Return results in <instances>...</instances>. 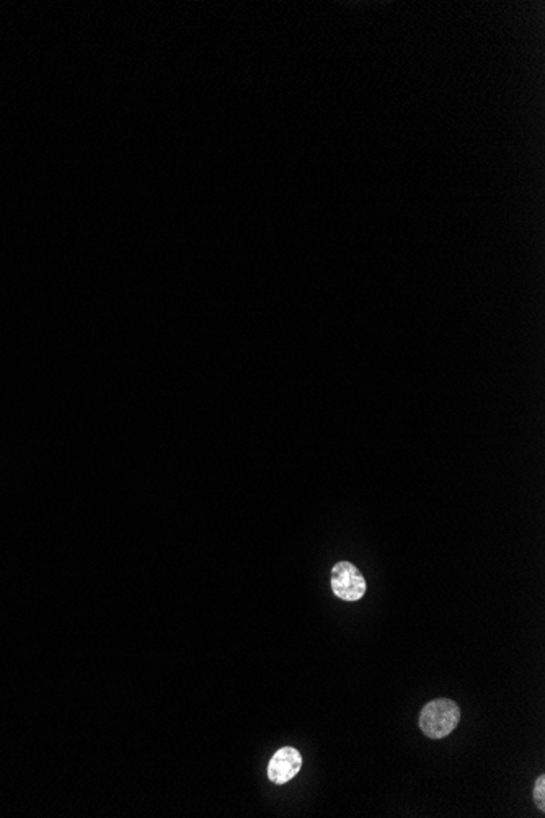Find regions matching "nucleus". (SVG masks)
<instances>
[{
  "instance_id": "nucleus-1",
  "label": "nucleus",
  "mask_w": 545,
  "mask_h": 818,
  "mask_svg": "<svg viewBox=\"0 0 545 818\" xmlns=\"http://www.w3.org/2000/svg\"><path fill=\"white\" fill-rule=\"evenodd\" d=\"M460 707L452 699H434L426 704L420 714V729L428 739H444L458 727Z\"/></svg>"
},
{
  "instance_id": "nucleus-2",
  "label": "nucleus",
  "mask_w": 545,
  "mask_h": 818,
  "mask_svg": "<svg viewBox=\"0 0 545 818\" xmlns=\"http://www.w3.org/2000/svg\"><path fill=\"white\" fill-rule=\"evenodd\" d=\"M332 589L335 597L340 599L358 601L364 597L368 583L358 567L350 562H338L332 571Z\"/></svg>"
},
{
  "instance_id": "nucleus-3",
  "label": "nucleus",
  "mask_w": 545,
  "mask_h": 818,
  "mask_svg": "<svg viewBox=\"0 0 545 818\" xmlns=\"http://www.w3.org/2000/svg\"><path fill=\"white\" fill-rule=\"evenodd\" d=\"M302 768V757L296 748L284 747L278 750L268 765V778L274 784L290 783L299 775Z\"/></svg>"
},
{
  "instance_id": "nucleus-4",
  "label": "nucleus",
  "mask_w": 545,
  "mask_h": 818,
  "mask_svg": "<svg viewBox=\"0 0 545 818\" xmlns=\"http://www.w3.org/2000/svg\"><path fill=\"white\" fill-rule=\"evenodd\" d=\"M534 801L541 812L545 810V776H539L536 784H534Z\"/></svg>"
}]
</instances>
